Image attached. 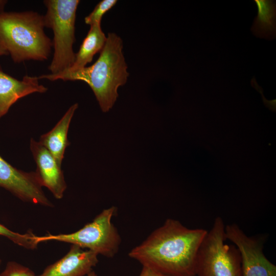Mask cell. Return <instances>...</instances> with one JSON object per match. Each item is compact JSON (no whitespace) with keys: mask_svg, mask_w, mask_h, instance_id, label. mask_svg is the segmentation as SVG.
Instances as JSON below:
<instances>
[{"mask_svg":"<svg viewBox=\"0 0 276 276\" xmlns=\"http://www.w3.org/2000/svg\"><path fill=\"white\" fill-rule=\"evenodd\" d=\"M207 232L168 219L128 255L143 266L170 276H196L198 251Z\"/></svg>","mask_w":276,"mask_h":276,"instance_id":"6da1fadb","label":"cell"},{"mask_svg":"<svg viewBox=\"0 0 276 276\" xmlns=\"http://www.w3.org/2000/svg\"><path fill=\"white\" fill-rule=\"evenodd\" d=\"M123 49L122 38L115 33H109L98 59L92 65L74 71L42 75L38 78L83 81L93 90L101 110L107 112L114 105L118 88L126 83L129 75Z\"/></svg>","mask_w":276,"mask_h":276,"instance_id":"7a4b0ae2","label":"cell"},{"mask_svg":"<svg viewBox=\"0 0 276 276\" xmlns=\"http://www.w3.org/2000/svg\"><path fill=\"white\" fill-rule=\"evenodd\" d=\"M43 15L33 11L0 13V48L15 63L44 61L53 42L44 31Z\"/></svg>","mask_w":276,"mask_h":276,"instance_id":"3957f363","label":"cell"},{"mask_svg":"<svg viewBox=\"0 0 276 276\" xmlns=\"http://www.w3.org/2000/svg\"><path fill=\"white\" fill-rule=\"evenodd\" d=\"M47 12L43 15L45 27L53 30L54 53L48 67L51 74L69 68L73 64L75 53V21L79 0H45Z\"/></svg>","mask_w":276,"mask_h":276,"instance_id":"277c9868","label":"cell"},{"mask_svg":"<svg viewBox=\"0 0 276 276\" xmlns=\"http://www.w3.org/2000/svg\"><path fill=\"white\" fill-rule=\"evenodd\" d=\"M225 225L217 217L199 247L196 264L197 276H243L241 258L235 245L225 243Z\"/></svg>","mask_w":276,"mask_h":276,"instance_id":"5b68a950","label":"cell"},{"mask_svg":"<svg viewBox=\"0 0 276 276\" xmlns=\"http://www.w3.org/2000/svg\"><path fill=\"white\" fill-rule=\"evenodd\" d=\"M117 212L112 206L103 210L94 220L78 231L70 234H48L37 236L39 244L56 241L76 245L107 258L113 257L118 252L121 237L111 220Z\"/></svg>","mask_w":276,"mask_h":276,"instance_id":"8992f818","label":"cell"},{"mask_svg":"<svg viewBox=\"0 0 276 276\" xmlns=\"http://www.w3.org/2000/svg\"><path fill=\"white\" fill-rule=\"evenodd\" d=\"M225 233L240 252L243 276H276V266L263 253L262 237L247 236L235 223L226 225Z\"/></svg>","mask_w":276,"mask_h":276,"instance_id":"52a82bcc","label":"cell"},{"mask_svg":"<svg viewBox=\"0 0 276 276\" xmlns=\"http://www.w3.org/2000/svg\"><path fill=\"white\" fill-rule=\"evenodd\" d=\"M0 187L21 200L52 206L35 172H27L12 166L0 155Z\"/></svg>","mask_w":276,"mask_h":276,"instance_id":"ba28073f","label":"cell"},{"mask_svg":"<svg viewBox=\"0 0 276 276\" xmlns=\"http://www.w3.org/2000/svg\"><path fill=\"white\" fill-rule=\"evenodd\" d=\"M30 147L41 185L48 188L56 199L62 198L67 186L61 164L39 142L31 139Z\"/></svg>","mask_w":276,"mask_h":276,"instance_id":"9c48e42d","label":"cell"},{"mask_svg":"<svg viewBox=\"0 0 276 276\" xmlns=\"http://www.w3.org/2000/svg\"><path fill=\"white\" fill-rule=\"evenodd\" d=\"M98 256L93 251L72 244L63 257L36 276H84L98 263Z\"/></svg>","mask_w":276,"mask_h":276,"instance_id":"30bf717a","label":"cell"},{"mask_svg":"<svg viewBox=\"0 0 276 276\" xmlns=\"http://www.w3.org/2000/svg\"><path fill=\"white\" fill-rule=\"evenodd\" d=\"M39 80L38 76L28 75L18 80L5 73L0 66V118L19 99L34 93H45L47 87Z\"/></svg>","mask_w":276,"mask_h":276,"instance_id":"8fae6325","label":"cell"},{"mask_svg":"<svg viewBox=\"0 0 276 276\" xmlns=\"http://www.w3.org/2000/svg\"><path fill=\"white\" fill-rule=\"evenodd\" d=\"M78 107V103L72 105L56 125L40 137L39 142L61 165L65 149L70 144L67 139L68 128Z\"/></svg>","mask_w":276,"mask_h":276,"instance_id":"7c38bea8","label":"cell"},{"mask_svg":"<svg viewBox=\"0 0 276 276\" xmlns=\"http://www.w3.org/2000/svg\"><path fill=\"white\" fill-rule=\"evenodd\" d=\"M107 36L103 32L101 23H96L90 26V29L75 54V58L72 65L68 69L70 71H76L86 66L90 63L94 56L103 49Z\"/></svg>","mask_w":276,"mask_h":276,"instance_id":"4fadbf2b","label":"cell"},{"mask_svg":"<svg viewBox=\"0 0 276 276\" xmlns=\"http://www.w3.org/2000/svg\"><path fill=\"white\" fill-rule=\"evenodd\" d=\"M258 15L255 18L251 31L260 38L271 39L275 35V4L269 0H255Z\"/></svg>","mask_w":276,"mask_h":276,"instance_id":"5bb4252c","label":"cell"},{"mask_svg":"<svg viewBox=\"0 0 276 276\" xmlns=\"http://www.w3.org/2000/svg\"><path fill=\"white\" fill-rule=\"evenodd\" d=\"M0 236H4L14 243L27 249H33L39 244L37 236L32 232L20 234L14 232L0 223Z\"/></svg>","mask_w":276,"mask_h":276,"instance_id":"9a60e30c","label":"cell"},{"mask_svg":"<svg viewBox=\"0 0 276 276\" xmlns=\"http://www.w3.org/2000/svg\"><path fill=\"white\" fill-rule=\"evenodd\" d=\"M117 3V0H103L95 7L93 11L84 18L86 24L91 25L101 23L103 16Z\"/></svg>","mask_w":276,"mask_h":276,"instance_id":"2e32d148","label":"cell"},{"mask_svg":"<svg viewBox=\"0 0 276 276\" xmlns=\"http://www.w3.org/2000/svg\"><path fill=\"white\" fill-rule=\"evenodd\" d=\"M0 276H36L28 267L15 261L8 262L5 268L0 273Z\"/></svg>","mask_w":276,"mask_h":276,"instance_id":"e0dca14e","label":"cell"},{"mask_svg":"<svg viewBox=\"0 0 276 276\" xmlns=\"http://www.w3.org/2000/svg\"><path fill=\"white\" fill-rule=\"evenodd\" d=\"M139 276H170L146 266H143Z\"/></svg>","mask_w":276,"mask_h":276,"instance_id":"ac0fdd59","label":"cell"},{"mask_svg":"<svg viewBox=\"0 0 276 276\" xmlns=\"http://www.w3.org/2000/svg\"><path fill=\"white\" fill-rule=\"evenodd\" d=\"M7 2L6 0H0V13L4 11V8Z\"/></svg>","mask_w":276,"mask_h":276,"instance_id":"d6986e66","label":"cell"},{"mask_svg":"<svg viewBox=\"0 0 276 276\" xmlns=\"http://www.w3.org/2000/svg\"><path fill=\"white\" fill-rule=\"evenodd\" d=\"M4 55H8V54L5 50L0 48V56Z\"/></svg>","mask_w":276,"mask_h":276,"instance_id":"ffe728a7","label":"cell"},{"mask_svg":"<svg viewBox=\"0 0 276 276\" xmlns=\"http://www.w3.org/2000/svg\"><path fill=\"white\" fill-rule=\"evenodd\" d=\"M86 276H97V275L95 271L92 270L88 274H87Z\"/></svg>","mask_w":276,"mask_h":276,"instance_id":"44dd1931","label":"cell"},{"mask_svg":"<svg viewBox=\"0 0 276 276\" xmlns=\"http://www.w3.org/2000/svg\"><path fill=\"white\" fill-rule=\"evenodd\" d=\"M1 263H2V261H1V259H0V266H1Z\"/></svg>","mask_w":276,"mask_h":276,"instance_id":"7402d4cb","label":"cell"}]
</instances>
